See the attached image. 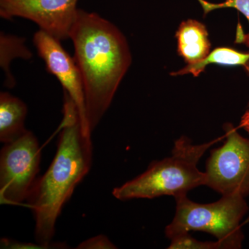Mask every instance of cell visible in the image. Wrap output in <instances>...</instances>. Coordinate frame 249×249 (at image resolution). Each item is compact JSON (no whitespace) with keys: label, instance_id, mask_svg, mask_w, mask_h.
I'll return each mask as SVG.
<instances>
[{"label":"cell","instance_id":"cell-1","mask_svg":"<svg viewBox=\"0 0 249 249\" xmlns=\"http://www.w3.org/2000/svg\"><path fill=\"white\" fill-rule=\"evenodd\" d=\"M74 59L84 85L91 132L102 119L132 61L127 40L114 24L78 9L70 31Z\"/></svg>","mask_w":249,"mask_h":249},{"label":"cell","instance_id":"cell-2","mask_svg":"<svg viewBox=\"0 0 249 249\" xmlns=\"http://www.w3.org/2000/svg\"><path fill=\"white\" fill-rule=\"evenodd\" d=\"M60 129L53 161L37 178L26 200L35 217L36 242L42 245L52 243L62 208L92 164L91 135L83 132L76 105L66 92Z\"/></svg>","mask_w":249,"mask_h":249},{"label":"cell","instance_id":"cell-3","mask_svg":"<svg viewBox=\"0 0 249 249\" xmlns=\"http://www.w3.org/2000/svg\"><path fill=\"white\" fill-rule=\"evenodd\" d=\"M219 140L221 138L194 145L188 137H180L175 142L171 157L153 162L145 173L114 188L113 196L121 201L163 196L175 197L204 186L205 173L198 169V162L205 152Z\"/></svg>","mask_w":249,"mask_h":249},{"label":"cell","instance_id":"cell-4","mask_svg":"<svg viewBox=\"0 0 249 249\" xmlns=\"http://www.w3.org/2000/svg\"><path fill=\"white\" fill-rule=\"evenodd\" d=\"M175 199V217L165 229V235L170 240L191 231H203L214 236L224 249L242 247L244 235L240 222L249 210L245 197L237 195L222 196L219 201L207 204L190 200L187 195Z\"/></svg>","mask_w":249,"mask_h":249},{"label":"cell","instance_id":"cell-5","mask_svg":"<svg viewBox=\"0 0 249 249\" xmlns=\"http://www.w3.org/2000/svg\"><path fill=\"white\" fill-rule=\"evenodd\" d=\"M225 142L211 150L206 162L205 185L222 196H249V139L231 124H224Z\"/></svg>","mask_w":249,"mask_h":249},{"label":"cell","instance_id":"cell-6","mask_svg":"<svg viewBox=\"0 0 249 249\" xmlns=\"http://www.w3.org/2000/svg\"><path fill=\"white\" fill-rule=\"evenodd\" d=\"M41 149L30 131L4 144L0 153V201L20 205L27 200L40 170Z\"/></svg>","mask_w":249,"mask_h":249},{"label":"cell","instance_id":"cell-7","mask_svg":"<svg viewBox=\"0 0 249 249\" xmlns=\"http://www.w3.org/2000/svg\"><path fill=\"white\" fill-rule=\"evenodd\" d=\"M78 0H0V15L4 19H30L41 30L59 41L70 38L76 19Z\"/></svg>","mask_w":249,"mask_h":249},{"label":"cell","instance_id":"cell-8","mask_svg":"<svg viewBox=\"0 0 249 249\" xmlns=\"http://www.w3.org/2000/svg\"><path fill=\"white\" fill-rule=\"evenodd\" d=\"M34 43L40 58L45 62L47 71L58 78L64 91L76 105L83 132L86 135H91L87 114L84 85L74 59L67 53L60 41L41 29L34 35Z\"/></svg>","mask_w":249,"mask_h":249},{"label":"cell","instance_id":"cell-9","mask_svg":"<svg viewBox=\"0 0 249 249\" xmlns=\"http://www.w3.org/2000/svg\"><path fill=\"white\" fill-rule=\"evenodd\" d=\"M178 52L188 64H194L207 57L211 50L209 33L204 24L189 19L181 22L176 33Z\"/></svg>","mask_w":249,"mask_h":249},{"label":"cell","instance_id":"cell-10","mask_svg":"<svg viewBox=\"0 0 249 249\" xmlns=\"http://www.w3.org/2000/svg\"><path fill=\"white\" fill-rule=\"evenodd\" d=\"M27 106L19 98L8 92L0 93V142L9 143L27 132Z\"/></svg>","mask_w":249,"mask_h":249},{"label":"cell","instance_id":"cell-11","mask_svg":"<svg viewBox=\"0 0 249 249\" xmlns=\"http://www.w3.org/2000/svg\"><path fill=\"white\" fill-rule=\"evenodd\" d=\"M249 60V53H240L230 48L221 47L214 49L207 57L201 61L194 64H188L186 67L176 72L172 73L173 76L192 74L198 76L204 71L207 65L217 64L223 65H245Z\"/></svg>","mask_w":249,"mask_h":249},{"label":"cell","instance_id":"cell-12","mask_svg":"<svg viewBox=\"0 0 249 249\" xmlns=\"http://www.w3.org/2000/svg\"><path fill=\"white\" fill-rule=\"evenodd\" d=\"M24 39L1 33L0 36V64L4 70L8 87L15 85L14 76L9 70V65L15 58L29 59L32 53L24 45Z\"/></svg>","mask_w":249,"mask_h":249},{"label":"cell","instance_id":"cell-13","mask_svg":"<svg viewBox=\"0 0 249 249\" xmlns=\"http://www.w3.org/2000/svg\"><path fill=\"white\" fill-rule=\"evenodd\" d=\"M198 1L202 6L205 14H208L213 10L233 8L242 13L249 23V0H226L225 2L219 3V4H213L205 0H198ZM236 42L245 44L249 48V33L247 34H237Z\"/></svg>","mask_w":249,"mask_h":249},{"label":"cell","instance_id":"cell-14","mask_svg":"<svg viewBox=\"0 0 249 249\" xmlns=\"http://www.w3.org/2000/svg\"><path fill=\"white\" fill-rule=\"evenodd\" d=\"M168 249H224L221 242H202L193 238L189 232L174 237L171 240Z\"/></svg>","mask_w":249,"mask_h":249},{"label":"cell","instance_id":"cell-15","mask_svg":"<svg viewBox=\"0 0 249 249\" xmlns=\"http://www.w3.org/2000/svg\"><path fill=\"white\" fill-rule=\"evenodd\" d=\"M67 246L65 243H52L50 245H42V244L24 243L11 239L3 238L1 240V249H66Z\"/></svg>","mask_w":249,"mask_h":249},{"label":"cell","instance_id":"cell-16","mask_svg":"<svg viewBox=\"0 0 249 249\" xmlns=\"http://www.w3.org/2000/svg\"><path fill=\"white\" fill-rule=\"evenodd\" d=\"M78 249H117L107 236L100 235L83 241L76 247Z\"/></svg>","mask_w":249,"mask_h":249},{"label":"cell","instance_id":"cell-17","mask_svg":"<svg viewBox=\"0 0 249 249\" xmlns=\"http://www.w3.org/2000/svg\"><path fill=\"white\" fill-rule=\"evenodd\" d=\"M240 127H242L249 133V110L246 111L241 120Z\"/></svg>","mask_w":249,"mask_h":249},{"label":"cell","instance_id":"cell-18","mask_svg":"<svg viewBox=\"0 0 249 249\" xmlns=\"http://www.w3.org/2000/svg\"><path fill=\"white\" fill-rule=\"evenodd\" d=\"M244 67H245L246 71H247V73L249 75V60L248 61L246 62V64L245 65H244Z\"/></svg>","mask_w":249,"mask_h":249}]
</instances>
